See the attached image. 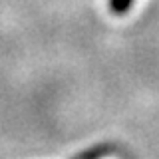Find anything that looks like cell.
Returning a JSON list of instances; mask_svg holds the SVG:
<instances>
[{
  "label": "cell",
  "mask_w": 159,
  "mask_h": 159,
  "mask_svg": "<svg viewBox=\"0 0 159 159\" xmlns=\"http://www.w3.org/2000/svg\"><path fill=\"white\" fill-rule=\"evenodd\" d=\"M133 2H135V0H107V10H109L111 16L121 18L133 8Z\"/></svg>",
  "instance_id": "7a4b0ae2"
},
{
  "label": "cell",
  "mask_w": 159,
  "mask_h": 159,
  "mask_svg": "<svg viewBox=\"0 0 159 159\" xmlns=\"http://www.w3.org/2000/svg\"><path fill=\"white\" fill-rule=\"evenodd\" d=\"M111 153H113V147L103 141V143H96V145H92V147L84 149V151L76 153L72 159H106V157L111 155Z\"/></svg>",
  "instance_id": "6da1fadb"
}]
</instances>
